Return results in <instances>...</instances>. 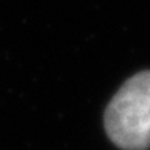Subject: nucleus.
Returning a JSON list of instances; mask_svg holds the SVG:
<instances>
[{
    "mask_svg": "<svg viewBox=\"0 0 150 150\" xmlns=\"http://www.w3.org/2000/svg\"><path fill=\"white\" fill-rule=\"evenodd\" d=\"M108 139L122 150L150 147V70L135 74L113 95L103 115Z\"/></svg>",
    "mask_w": 150,
    "mask_h": 150,
    "instance_id": "1",
    "label": "nucleus"
}]
</instances>
